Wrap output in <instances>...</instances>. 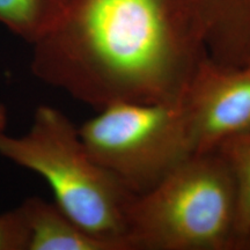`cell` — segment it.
I'll return each mask as SVG.
<instances>
[{"mask_svg":"<svg viewBox=\"0 0 250 250\" xmlns=\"http://www.w3.org/2000/svg\"><path fill=\"white\" fill-rule=\"evenodd\" d=\"M132 250H243L233 176L217 149L195 154L148 192L129 213Z\"/></svg>","mask_w":250,"mask_h":250,"instance_id":"obj_3","label":"cell"},{"mask_svg":"<svg viewBox=\"0 0 250 250\" xmlns=\"http://www.w3.org/2000/svg\"><path fill=\"white\" fill-rule=\"evenodd\" d=\"M197 154L214 151L250 127V66L229 67L203 61L182 96Z\"/></svg>","mask_w":250,"mask_h":250,"instance_id":"obj_5","label":"cell"},{"mask_svg":"<svg viewBox=\"0 0 250 250\" xmlns=\"http://www.w3.org/2000/svg\"><path fill=\"white\" fill-rule=\"evenodd\" d=\"M62 0H0V23L34 45L51 30Z\"/></svg>","mask_w":250,"mask_h":250,"instance_id":"obj_8","label":"cell"},{"mask_svg":"<svg viewBox=\"0 0 250 250\" xmlns=\"http://www.w3.org/2000/svg\"><path fill=\"white\" fill-rule=\"evenodd\" d=\"M7 109L4 104L0 103V133L5 132L6 125H7Z\"/></svg>","mask_w":250,"mask_h":250,"instance_id":"obj_11","label":"cell"},{"mask_svg":"<svg viewBox=\"0 0 250 250\" xmlns=\"http://www.w3.org/2000/svg\"><path fill=\"white\" fill-rule=\"evenodd\" d=\"M208 55L224 66H250V0H196Z\"/></svg>","mask_w":250,"mask_h":250,"instance_id":"obj_6","label":"cell"},{"mask_svg":"<svg viewBox=\"0 0 250 250\" xmlns=\"http://www.w3.org/2000/svg\"><path fill=\"white\" fill-rule=\"evenodd\" d=\"M0 155L42 176L56 204L81 228L117 250H132L129 213L137 195L94 160L64 112L39 105L26 133H0Z\"/></svg>","mask_w":250,"mask_h":250,"instance_id":"obj_2","label":"cell"},{"mask_svg":"<svg viewBox=\"0 0 250 250\" xmlns=\"http://www.w3.org/2000/svg\"><path fill=\"white\" fill-rule=\"evenodd\" d=\"M208 57L196 0H62L33 45L37 79L101 110L182 99Z\"/></svg>","mask_w":250,"mask_h":250,"instance_id":"obj_1","label":"cell"},{"mask_svg":"<svg viewBox=\"0 0 250 250\" xmlns=\"http://www.w3.org/2000/svg\"><path fill=\"white\" fill-rule=\"evenodd\" d=\"M29 229L28 250H117L81 228L56 203L29 197L20 205Z\"/></svg>","mask_w":250,"mask_h":250,"instance_id":"obj_7","label":"cell"},{"mask_svg":"<svg viewBox=\"0 0 250 250\" xmlns=\"http://www.w3.org/2000/svg\"><path fill=\"white\" fill-rule=\"evenodd\" d=\"M29 229L20 206L0 214V250H28Z\"/></svg>","mask_w":250,"mask_h":250,"instance_id":"obj_10","label":"cell"},{"mask_svg":"<svg viewBox=\"0 0 250 250\" xmlns=\"http://www.w3.org/2000/svg\"><path fill=\"white\" fill-rule=\"evenodd\" d=\"M78 127L95 161L136 195L148 192L197 154L182 99L169 103H112Z\"/></svg>","mask_w":250,"mask_h":250,"instance_id":"obj_4","label":"cell"},{"mask_svg":"<svg viewBox=\"0 0 250 250\" xmlns=\"http://www.w3.org/2000/svg\"><path fill=\"white\" fill-rule=\"evenodd\" d=\"M236 189L237 229L250 243V127L233 134L218 146Z\"/></svg>","mask_w":250,"mask_h":250,"instance_id":"obj_9","label":"cell"}]
</instances>
